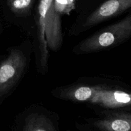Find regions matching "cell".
Masks as SVG:
<instances>
[{
    "label": "cell",
    "instance_id": "cell-2",
    "mask_svg": "<svg viewBox=\"0 0 131 131\" xmlns=\"http://www.w3.org/2000/svg\"><path fill=\"white\" fill-rule=\"evenodd\" d=\"M26 59L21 51L13 49L0 63V98L7 94L21 77Z\"/></svg>",
    "mask_w": 131,
    "mask_h": 131
},
{
    "label": "cell",
    "instance_id": "cell-5",
    "mask_svg": "<svg viewBox=\"0 0 131 131\" xmlns=\"http://www.w3.org/2000/svg\"><path fill=\"white\" fill-rule=\"evenodd\" d=\"M131 9V0H107L88 16L86 28L94 26Z\"/></svg>",
    "mask_w": 131,
    "mask_h": 131
},
{
    "label": "cell",
    "instance_id": "cell-10",
    "mask_svg": "<svg viewBox=\"0 0 131 131\" xmlns=\"http://www.w3.org/2000/svg\"><path fill=\"white\" fill-rule=\"evenodd\" d=\"M34 0H12L8 5L10 10L15 14H24L28 12Z\"/></svg>",
    "mask_w": 131,
    "mask_h": 131
},
{
    "label": "cell",
    "instance_id": "cell-3",
    "mask_svg": "<svg viewBox=\"0 0 131 131\" xmlns=\"http://www.w3.org/2000/svg\"><path fill=\"white\" fill-rule=\"evenodd\" d=\"M90 102L110 109H131V90L95 86Z\"/></svg>",
    "mask_w": 131,
    "mask_h": 131
},
{
    "label": "cell",
    "instance_id": "cell-11",
    "mask_svg": "<svg viewBox=\"0 0 131 131\" xmlns=\"http://www.w3.org/2000/svg\"><path fill=\"white\" fill-rule=\"evenodd\" d=\"M12 1V0H7V2H8V3H9L10 2V1Z\"/></svg>",
    "mask_w": 131,
    "mask_h": 131
},
{
    "label": "cell",
    "instance_id": "cell-9",
    "mask_svg": "<svg viewBox=\"0 0 131 131\" xmlns=\"http://www.w3.org/2000/svg\"><path fill=\"white\" fill-rule=\"evenodd\" d=\"M75 0H53L54 10L61 15H69L75 9Z\"/></svg>",
    "mask_w": 131,
    "mask_h": 131
},
{
    "label": "cell",
    "instance_id": "cell-8",
    "mask_svg": "<svg viewBox=\"0 0 131 131\" xmlns=\"http://www.w3.org/2000/svg\"><path fill=\"white\" fill-rule=\"evenodd\" d=\"M23 130L25 131H54V125L51 120L43 115L33 113L26 119Z\"/></svg>",
    "mask_w": 131,
    "mask_h": 131
},
{
    "label": "cell",
    "instance_id": "cell-1",
    "mask_svg": "<svg viewBox=\"0 0 131 131\" xmlns=\"http://www.w3.org/2000/svg\"><path fill=\"white\" fill-rule=\"evenodd\" d=\"M131 38V11L122 20L88 37L74 51L77 54L97 52L115 47Z\"/></svg>",
    "mask_w": 131,
    "mask_h": 131
},
{
    "label": "cell",
    "instance_id": "cell-6",
    "mask_svg": "<svg viewBox=\"0 0 131 131\" xmlns=\"http://www.w3.org/2000/svg\"><path fill=\"white\" fill-rule=\"evenodd\" d=\"M101 130L131 131V113L113 112L93 124Z\"/></svg>",
    "mask_w": 131,
    "mask_h": 131
},
{
    "label": "cell",
    "instance_id": "cell-4",
    "mask_svg": "<svg viewBox=\"0 0 131 131\" xmlns=\"http://www.w3.org/2000/svg\"><path fill=\"white\" fill-rule=\"evenodd\" d=\"M45 8V35L47 45L52 51H58L62 44L61 15L54 10L53 0H40Z\"/></svg>",
    "mask_w": 131,
    "mask_h": 131
},
{
    "label": "cell",
    "instance_id": "cell-7",
    "mask_svg": "<svg viewBox=\"0 0 131 131\" xmlns=\"http://www.w3.org/2000/svg\"><path fill=\"white\" fill-rule=\"evenodd\" d=\"M95 86H73L58 91L57 94L61 99L74 102H90L93 97Z\"/></svg>",
    "mask_w": 131,
    "mask_h": 131
}]
</instances>
